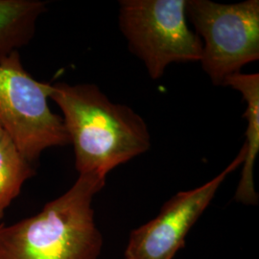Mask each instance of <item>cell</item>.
Instances as JSON below:
<instances>
[{"label": "cell", "mask_w": 259, "mask_h": 259, "mask_svg": "<svg viewBox=\"0 0 259 259\" xmlns=\"http://www.w3.org/2000/svg\"><path fill=\"white\" fill-rule=\"evenodd\" d=\"M50 99L64 114L79 175L106 179L112 169L150 148L143 118L128 106L111 102L95 84L57 83Z\"/></svg>", "instance_id": "cell-1"}, {"label": "cell", "mask_w": 259, "mask_h": 259, "mask_svg": "<svg viewBox=\"0 0 259 259\" xmlns=\"http://www.w3.org/2000/svg\"><path fill=\"white\" fill-rule=\"evenodd\" d=\"M105 180L79 175L65 194L37 215L8 227L0 225V259L98 258L102 235L92 203Z\"/></svg>", "instance_id": "cell-2"}, {"label": "cell", "mask_w": 259, "mask_h": 259, "mask_svg": "<svg viewBox=\"0 0 259 259\" xmlns=\"http://www.w3.org/2000/svg\"><path fill=\"white\" fill-rule=\"evenodd\" d=\"M52 92L24 69L18 51L0 58V123L31 164L45 150L70 143L63 118L49 107Z\"/></svg>", "instance_id": "cell-3"}, {"label": "cell", "mask_w": 259, "mask_h": 259, "mask_svg": "<svg viewBox=\"0 0 259 259\" xmlns=\"http://www.w3.org/2000/svg\"><path fill=\"white\" fill-rule=\"evenodd\" d=\"M186 0H121L119 26L154 80L172 63L200 62L201 37L186 22Z\"/></svg>", "instance_id": "cell-4"}, {"label": "cell", "mask_w": 259, "mask_h": 259, "mask_svg": "<svg viewBox=\"0 0 259 259\" xmlns=\"http://www.w3.org/2000/svg\"><path fill=\"white\" fill-rule=\"evenodd\" d=\"M186 17L203 37L201 64L216 85L259 59V1L186 0Z\"/></svg>", "instance_id": "cell-5"}, {"label": "cell", "mask_w": 259, "mask_h": 259, "mask_svg": "<svg viewBox=\"0 0 259 259\" xmlns=\"http://www.w3.org/2000/svg\"><path fill=\"white\" fill-rule=\"evenodd\" d=\"M246 148L218 176L204 185L182 191L162 205L157 217L133 231L126 248V259H173L185 247V238L210 204L227 176L243 164Z\"/></svg>", "instance_id": "cell-6"}, {"label": "cell", "mask_w": 259, "mask_h": 259, "mask_svg": "<svg viewBox=\"0 0 259 259\" xmlns=\"http://www.w3.org/2000/svg\"><path fill=\"white\" fill-rule=\"evenodd\" d=\"M223 85L231 87L242 94L246 102L244 117L247 120L246 156L243 162L240 182L234 199L245 204H256L258 195L253 182V166L259 152V74L236 73L228 77Z\"/></svg>", "instance_id": "cell-7"}, {"label": "cell", "mask_w": 259, "mask_h": 259, "mask_svg": "<svg viewBox=\"0 0 259 259\" xmlns=\"http://www.w3.org/2000/svg\"><path fill=\"white\" fill-rule=\"evenodd\" d=\"M46 10L39 0H0V58L30 42Z\"/></svg>", "instance_id": "cell-8"}, {"label": "cell", "mask_w": 259, "mask_h": 259, "mask_svg": "<svg viewBox=\"0 0 259 259\" xmlns=\"http://www.w3.org/2000/svg\"><path fill=\"white\" fill-rule=\"evenodd\" d=\"M35 173L33 164L19 153L6 134L0 143V219L19 196L22 185Z\"/></svg>", "instance_id": "cell-9"}, {"label": "cell", "mask_w": 259, "mask_h": 259, "mask_svg": "<svg viewBox=\"0 0 259 259\" xmlns=\"http://www.w3.org/2000/svg\"><path fill=\"white\" fill-rule=\"evenodd\" d=\"M5 135H6V132L4 131L3 127H2V125H1V123H0V143H1L2 139H4Z\"/></svg>", "instance_id": "cell-10"}]
</instances>
